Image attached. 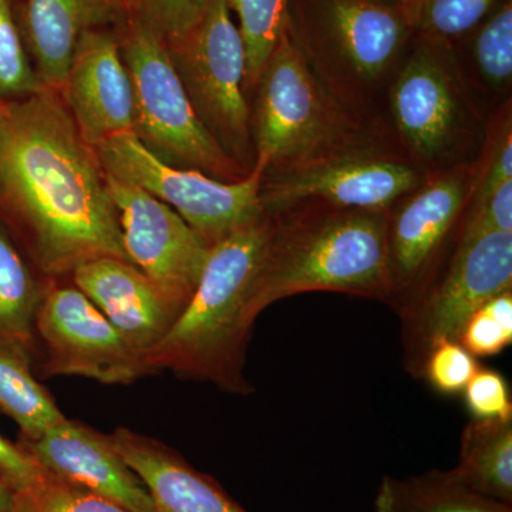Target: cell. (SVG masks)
<instances>
[{"label":"cell","instance_id":"1","mask_svg":"<svg viewBox=\"0 0 512 512\" xmlns=\"http://www.w3.org/2000/svg\"><path fill=\"white\" fill-rule=\"evenodd\" d=\"M0 224L46 281L128 261L106 173L60 93L0 103Z\"/></svg>","mask_w":512,"mask_h":512},{"label":"cell","instance_id":"2","mask_svg":"<svg viewBox=\"0 0 512 512\" xmlns=\"http://www.w3.org/2000/svg\"><path fill=\"white\" fill-rule=\"evenodd\" d=\"M274 225V215L265 212L212 245L190 302L147 356L154 375L168 370L224 392H254L245 377L247 346L258 319L252 286Z\"/></svg>","mask_w":512,"mask_h":512},{"label":"cell","instance_id":"3","mask_svg":"<svg viewBox=\"0 0 512 512\" xmlns=\"http://www.w3.org/2000/svg\"><path fill=\"white\" fill-rule=\"evenodd\" d=\"M275 220L252 286L258 318L272 303L306 292L392 299L386 211L343 210Z\"/></svg>","mask_w":512,"mask_h":512},{"label":"cell","instance_id":"4","mask_svg":"<svg viewBox=\"0 0 512 512\" xmlns=\"http://www.w3.org/2000/svg\"><path fill=\"white\" fill-rule=\"evenodd\" d=\"M113 28L133 89V133L143 146L173 167L225 183L244 178L248 173L198 119L163 37L126 13Z\"/></svg>","mask_w":512,"mask_h":512},{"label":"cell","instance_id":"5","mask_svg":"<svg viewBox=\"0 0 512 512\" xmlns=\"http://www.w3.org/2000/svg\"><path fill=\"white\" fill-rule=\"evenodd\" d=\"M227 0H210L204 15L167 47L192 107L222 150L244 170L251 163L252 113L245 99L247 53Z\"/></svg>","mask_w":512,"mask_h":512},{"label":"cell","instance_id":"6","mask_svg":"<svg viewBox=\"0 0 512 512\" xmlns=\"http://www.w3.org/2000/svg\"><path fill=\"white\" fill-rule=\"evenodd\" d=\"M258 100L251 119L255 160L268 173L326 156L339 140L343 124L326 96L291 25L259 77ZM278 170V171H279Z\"/></svg>","mask_w":512,"mask_h":512},{"label":"cell","instance_id":"7","mask_svg":"<svg viewBox=\"0 0 512 512\" xmlns=\"http://www.w3.org/2000/svg\"><path fill=\"white\" fill-rule=\"evenodd\" d=\"M94 150L104 173L136 185L173 208L208 247L265 214L259 197L265 178L261 168L252 167L241 180L225 183L164 163L134 133L111 137Z\"/></svg>","mask_w":512,"mask_h":512},{"label":"cell","instance_id":"8","mask_svg":"<svg viewBox=\"0 0 512 512\" xmlns=\"http://www.w3.org/2000/svg\"><path fill=\"white\" fill-rule=\"evenodd\" d=\"M43 377L80 376L104 384H133L153 376L137 352L70 279L49 281L35 318Z\"/></svg>","mask_w":512,"mask_h":512},{"label":"cell","instance_id":"9","mask_svg":"<svg viewBox=\"0 0 512 512\" xmlns=\"http://www.w3.org/2000/svg\"><path fill=\"white\" fill-rule=\"evenodd\" d=\"M512 288V232L458 242L446 275L402 312L404 366L421 377L424 360L441 340H457L485 302Z\"/></svg>","mask_w":512,"mask_h":512},{"label":"cell","instance_id":"10","mask_svg":"<svg viewBox=\"0 0 512 512\" xmlns=\"http://www.w3.org/2000/svg\"><path fill=\"white\" fill-rule=\"evenodd\" d=\"M128 261L163 296L177 320L190 302L211 247L167 204L106 174Z\"/></svg>","mask_w":512,"mask_h":512},{"label":"cell","instance_id":"11","mask_svg":"<svg viewBox=\"0 0 512 512\" xmlns=\"http://www.w3.org/2000/svg\"><path fill=\"white\" fill-rule=\"evenodd\" d=\"M410 165L372 154H326L262 181L261 204L278 214L306 200L343 210L386 211L419 185Z\"/></svg>","mask_w":512,"mask_h":512},{"label":"cell","instance_id":"12","mask_svg":"<svg viewBox=\"0 0 512 512\" xmlns=\"http://www.w3.org/2000/svg\"><path fill=\"white\" fill-rule=\"evenodd\" d=\"M18 444L43 473L130 512H157L146 485L114 448L110 434L66 417L35 440L20 437Z\"/></svg>","mask_w":512,"mask_h":512},{"label":"cell","instance_id":"13","mask_svg":"<svg viewBox=\"0 0 512 512\" xmlns=\"http://www.w3.org/2000/svg\"><path fill=\"white\" fill-rule=\"evenodd\" d=\"M62 97L93 148L111 137L133 133V89L113 26L89 29L79 37Z\"/></svg>","mask_w":512,"mask_h":512},{"label":"cell","instance_id":"14","mask_svg":"<svg viewBox=\"0 0 512 512\" xmlns=\"http://www.w3.org/2000/svg\"><path fill=\"white\" fill-rule=\"evenodd\" d=\"M467 197L466 175H444L410 198L389 220L390 303L397 311H402L409 292L427 274Z\"/></svg>","mask_w":512,"mask_h":512},{"label":"cell","instance_id":"15","mask_svg":"<svg viewBox=\"0 0 512 512\" xmlns=\"http://www.w3.org/2000/svg\"><path fill=\"white\" fill-rule=\"evenodd\" d=\"M70 281L146 360L174 325V313L163 296L126 259H93L77 266Z\"/></svg>","mask_w":512,"mask_h":512},{"label":"cell","instance_id":"16","mask_svg":"<svg viewBox=\"0 0 512 512\" xmlns=\"http://www.w3.org/2000/svg\"><path fill=\"white\" fill-rule=\"evenodd\" d=\"M457 101L440 57L430 47H420L407 60L392 90L397 130L417 156L434 160L453 144L460 120Z\"/></svg>","mask_w":512,"mask_h":512},{"label":"cell","instance_id":"17","mask_svg":"<svg viewBox=\"0 0 512 512\" xmlns=\"http://www.w3.org/2000/svg\"><path fill=\"white\" fill-rule=\"evenodd\" d=\"M110 439L146 485L157 512H248L214 477L163 441L126 427L114 430Z\"/></svg>","mask_w":512,"mask_h":512},{"label":"cell","instance_id":"18","mask_svg":"<svg viewBox=\"0 0 512 512\" xmlns=\"http://www.w3.org/2000/svg\"><path fill=\"white\" fill-rule=\"evenodd\" d=\"M319 26L330 49L353 74L382 76L409 36L402 6L382 0H322Z\"/></svg>","mask_w":512,"mask_h":512},{"label":"cell","instance_id":"19","mask_svg":"<svg viewBox=\"0 0 512 512\" xmlns=\"http://www.w3.org/2000/svg\"><path fill=\"white\" fill-rule=\"evenodd\" d=\"M121 15L120 0H20V26L43 86L62 94L79 37Z\"/></svg>","mask_w":512,"mask_h":512},{"label":"cell","instance_id":"20","mask_svg":"<svg viewBox=\"0 0 512 512\" xmlns=\"http://www.w3.org/2000/svg\"><path fill=\"white\" fill-rule=\"evenodd\" d=\"M453 473L476 493L512 505V419L471 420Z\"/></svg>","mask_w":512,"mask_h":512},{"label":"cell","instance_id":"21","mask_svg":"<svg viewBox=\"0 0 512 512\" xmlns=\"http://www.w3.org/2000/svg\"><path fill=\"white\" fill-rule=\"evenodd\" d=\"M375 512H512V505L476 493L453 470H431L406 478L384 476Z\"/></svg>","mask_w":512,"mask_h":512},{"label":"cell","instance_id":"22","mask_svg":"<svg viewBox=\"0 0 512 512\" xmlns=\"http://www.w3.org/2000/svg\"><path fill=\"white\" fill-rule=\"evenodd\" d=\"M35 353L18 340L0 338V413L20 429L22 439L35 440L66 419L52 394L32 370Z\"/></svg>","mask_w":512,"mask_h":512},{"label":"cell","instance_id":"23","mask_svg":"<svg viewBox=\"0 0 512 512\" xmlns=\"http://www.w3.org/2000/svg\"><path fill=\"white\" fill-rule=\"evenodd\" d=\"M47 284L0 224V338L18 340L36 353L35 318Z\"/></svg>","mask_w":512,"mask_h":512},{"label":"cell","instance_id":"24","mask_svg":"<svg viewBox=\"0 0 512 512\" xmlns=\"http://www.w3.org/2000/svg\"><path fill=\"white\" fill-rule=\"evenodd\" d=\"M238 18V29L247 53L245 89L258 84L266 63L291 25L289 0H227Z\"/></svg>","mask_w":512,"mask_h":512},{"label":"cell","instance_id":"25","mask_svg":"<svg viewBox=\"0 0 512 512\" xmlns=\"http://www.w3.org/2000/svg\"><path fill=\"white\" fill-rule=\"evenodd\" d=\"M20 0H0V103L45 92L30 59L19 16Z\"/></svg>","mask_w":512,"mask_h":512},{"label":"cell","instance_id":"26","mask_svg":"<svg viewBox=\"0 0 512 512\" xmlns=\"http://www.w3.org/2000/svg\"><path fill=\"white\" fill-rule=\"evenodd\" d=\"M498 0H412L402 6L410 29L433 39H454L470 32Z\"/></svg>","mask_w":512,"mask_h":512},{"label":"cell","instance_id":"27","mask_svg":"<svg viewBox=\"0 0 512 512\" xmlns=\"http://www.w3.org/2000/svg\"><path fill=\"white\" fill-rule=\"evenodd\" d=\"M15 512H130L83 488L43 473L19 490Z\"/></svg>","mask_w":512,"mask_h":512},{"label":"cell","instance_id":"28","mask_svg":"<svg viewBox=\"0 0 512 512\" xmlns=\"http://www.w3.org/2000/svg\"><path fill=\"white\" fill-rule=\"evenodd\" d=\"M458 342L474 357L503 352L512 342V292L505 291L484 303L464 323Z\"/></svg>","mask_w":512,"mask_h":512},{"label":"cell","instance_id":"29","mask_svg":"<svg viewBox=\"0 0 512 512\" xmlns=\"http://www.w3.org/2000/svg\"><path fill=\"white\" fill-rule=\"evenodd\" d=\"M478 70L490 86L504 87L512 76V5L505 2L481 28L474 43Z\"/></svg>","mask_w":512,"mask_h":512},{"label":"cell","instance_id":"30","mask_svg":"<svg viewBox=\"0 0 512 512\" xmlns=\"http://www.w3.org/2000/svg\"><path fill=\"white\" fill-rule=\"evenodd\" d=\"M123 13L156 30L165 42L188 32L201 19L210 0H120Z\"/></svg>","mask_w":512,"mask_h":512},{"label":"cell","instance_id":"31","mask_svg":"<svg viewBox=\"0 0 512 512\" xmlns=\"http://www.w3.org/2000/svg\"><path fill=\"white\" fill-rule=\"evenodd\" d=\"M478 369L477 357L467 352L458 340H441L424 360L421 376L437 392L456 396L464 392Z\"/></svg>","mask_w":512,"mask_h":512},{"label":"cell","instance_id":"32","mask_svg":"<svg viewBox=\"0 0 512 512\" xmlns=\"http://www.w3.org/2000/svg\"><path fill=\"white\" fill-rule=\"evenodd\" d=\"M466 406L473 419L510 420L512 400L507 379L493 369L477 370L464 389Z\"/></svg>","mask_w":512,"mask_h":512},{"label":"cell","instance_id":"33","mask_svg":"<svg viewBox=\"0 0 512 512\" xmlns=\"http://www.w3.org/2000/svg\"><path fill=\"white\" fill-rule=\"evenodd\" d=\"M493 232H512V180L498 185L483 201L474 204L460 241H470Z\"/></svg>","mask_w":512,"mask_h":512},{"label":"cell","instance_id":"34","mask_svg":"<svg viewBox=\"0 0 512 512\" xmlns=\"http://www.w3.org/2000/svg\"><path fill=\"white\" fill-rule=\"evenodd\" d=\"M508 180H512V137L510 124L505 128L503 136L498 140L493 156L490 157V163L487 165V170H485L483 178L478 183L474 204L483 201L498 185Z\"/></svg>","mask_w":512,"mask_h":512},{"label":"cell","instance_id":"35","mask_svg":"<svg viewBox=\"0 0 512 512\" xmlns=\"http://www.w3.org/2000/svg\"><path fill=\"white\" fill-rule=\"evenodd\" d=\"M0 471L23 490L39 480L42 471L19 444L10 443L0 436Z\"/></svg>","mask_w":512,"mask_h":512},{"label":"cell","instance_id":"36","mask_svg":"<svg viewBox=\"0 0 512 512\" xmlns=\"http://www.w3.org/2000/svg\"><path fill=\"white\" fill-rule=\"evenodd\" d=\"M19 488L0 471V512H15Z\"/></svg>","mask_w":512,"mask_h":512},{"label":"cell","instance_id":"37","mask_svg":"<svg viewBox=\"0 0 512 512\" xmlns=\"http://www.w3.org/2000/svg\"><path fill=\"white\" fill-rule=\"evenodd\" d=\"M382 2H387V3L394 2V3H396L397 6H403L404 3L407 2V0H382Z\"/></svg>","mask_w":512,"mask_h":512},{"label":"cell","instance_id":"38","mask_svg":"<svg viewBox=\"0 0 512 512\" xmlns=\"http://www.w3.org/2000/svg\"><path fill=\"white\" fill-rule=\"evenodd\" d=\"M409 2H412V0H407V2H406V3H404V5H407V3H409ZM404 5H403V6H404Z\"/></svg>","mask_w":512,"mask_h":512}]
</instances>
